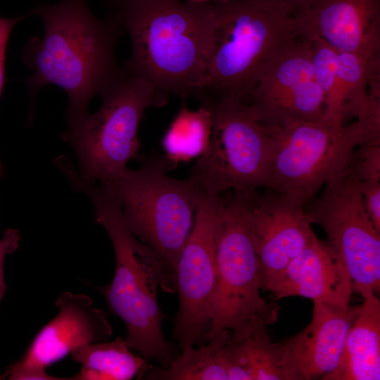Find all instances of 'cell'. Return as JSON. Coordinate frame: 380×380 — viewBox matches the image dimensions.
<instances>
[{"label":"cell","instance_id":"30bf717a","mask_svg":"<svg viewBox=\"0 0 380 380\" xmlns=\"http://www.w3.org/2000/svg\"><path fill=\"white\" fill-rule=\"evenodd\" d=\"M305 208L311 224L347 268L353 291L366 298L380 289V232L370 219L359 182L348 167L330 179Z\"/></svg>","mask_w":380,"mask_h":380},{"label":"cell","instance_id":"4316f807","mask_svg":"<svg viewBox=\"0 0 380 380\" xmlns=\"http://www.w3.org/2000/svg\"><path fill=\"white\" fill-rule=\"evenodd\" d=\"M25 16L12 18L0 17V98L5 83V61L8 42L15 25ZM3 174V167L0 161V177Z\"/></svg>","mask_w":380,"mask_h":380},{"label":"cell","instance_id":"d6986e66","mask_svg":"<svg viewBox=\"0 0 380 380\" xmlns=\"http://www.w3.org/2000/svg\"><path fill=\"white\" fill-rule=\"evenodd\" d=\"M267 327L257 326L239 339L230 335L224 346L229 380H286L281 344L272 341Z\"/></svg>","mask_w":380,"mask_h":380},{"label":"cell","instance_id":"7402d4cb","mask_svg":"<svg viewBox=\"0 0 380 380\" xmlns=\"http://www.w3.org/2000/svg\"><path fill=\"white\" fill-rule=\"evenodd\" d=\"M212 126L208 108L201 106L197 110H191L183 105L163 137L167 158L178 163L201 156L209 146Z\"/></svg>","mask_w":380,"mask_h":380},{"label":"cell","instance_id":"9a60e30c","mask_svg":"<svg viewBox=\"0 0 380 380\" xmlns=\"http://www.w3.org/2000/svg\"><path fill=\"white\" fill-rule=\"evenodd\" d=\"M308 325L281 344L286 380L323 379L338 367L360 305L313 303Z\"/></svg>","mask_w":380,"mask_h":380},{"label":"cell","instance_id":"8992f818","mask_svg":"<svg viewBox=\"0 0 380 380\" xmlns=\"http://www.w3.org/2000/svg\"><path fill=\"white\" fill-rule=\"evenodd\" d=\"M166 167L163 161L144 160L140 168L126 167L104 186L120 203L127 227L157 254L173 284L178 255L206 194L191 177L168 176Z\"/></svg>","mask_w":380,"mask_h":380},{"label":"cell","instance_id":"4fadbf2b","mask_svg":"<svg viewBox=\"0 0 380 380\" xmlns=\"http://www.w3.org/2000/svg\"><path fill=\"white\" fill-rule=\"evenodd\" d=\"M246 215L260 262L262 290L267 291L315 232L305 207L269 190L249 192Z\"/></svg>","mask_w":380,"mask_h":380},{"label":"cell","instance_id":"ac0fdd59","mask_svg":"<svg viewBox=\"0 0 380 380\" xmlns=\"http://www.w3.org/2000/svg\"><path fill=\"white\" fill-rule=\"evenodd\" d=\"M380 379V301L364 298L348 334L341 361L323 380Z\"/></svg>","mask_w":380,"mask_h":380},{"label":"cell","instance_id":"2e32d148","mask_svg":"<svg viewBox=\"0 0 380 380\" xmlns=\"http://www.w3.org/2000/svg\"><path fill=\"white\" fill-rule=\"evenodd\" d=\"M293 19L298 37L367 60L380 53V0H319Z\"/></svg>","mask_w":380,"mask_h":380},{"label":"cell","instance_id":"cb8c5ba5","mask_svg":"<svg viewBox=\"0 0 380 380\" xmlns=\"http://www.w3.org/2000/svg\"><path fill=\"white\" fill-rule=\"evenodd\" d=\"M344 118H362L368 106L369 62L358 55L338 51Z\"/></svg>","mask_w":380,"mask_h":380},{"label":"cell","instance_id":"ba28073f","mask_svg":"<svg viewBox=\"0 0 380 380\" xmlns=\"http://www.w3.org/2000/svg\"><path fill=\"white\" fill-rule=\"evenodd\" d=\"M272 146L267 190L305 207L364 144L360 123L287 120L262 124Z\"/></svg>","mask_w":380,"mask_h":380},{"label":"cell","instance_id":"603a6c76","mask_svg":"<svg viewBox=\"0 0 380 380\" xmlns=\"http://www.w3.org/2000/svg\"><path fill=\"white\" fill-rule=\"evenodd\" d=\"M308 39L311 46L315 78L324 95L326 113L324 120L345 122L338 51L319 39Z\"/></svg>","mask_w":380,"mask_h":380},{"label":"cell","instance_id":"4dcf8cb0","mask_svg":"<svg viewBox=\"0 0 380 380\" xmlns=\"http://www.w3.org/2000/svg\"><path fill=\"white\" fill-rule=\"evenodd\" d=\"M229 0H186V2L189 4H213V3H220L225 2Z\"/></svg>","mask_w":380,"mask_h":380},{"label":"cell","instance_id":"f1b7e54d","mask_svg":"<svg viewBox=\"0 0 380 380\" xmlns=\"http://www.w3.org/2000/svg\"><path fill=\"white\" fill-rule=\"evenodd\" d=\"M6 379L9 380H62L61 378L50 375L46 369L21 367L13 363L6 372Z\"/></svg>","mask_w":380,"mask_h":380},{"label":"cell","instance_id":"484cf974","mask_svg":"<svg viewBox=\"0 0 380 380\" xmlns=\"http://www.w3.org/2000/svg\"><path fill=\"white\" fill-rule=\"evenodd\" d=\"M358 182L366 210L374 226L380 232V182Z\"/></svg>","mask_w":380,"mask_h":380},{"label":"cell","instance_id":"277c9868","mask_svg":"<svg viewBox=\"0 0 380 380\" xmlns=\"http://www.w3.org/2000/svg\"><path fill=\"white\" fill-rule=\"evenodd\" d=\"M200 101L246 103L260 77L295 44L291 16L265 0L213 3Z\"/></svg>","mask_w":380,"mask_h":380},{"label":"cell","instance_id":"52a82bcc","mask_svg":"<svg viewBox=\"0 0 380 380\" xmlns=\"http://www.w3.org/2000/svg\"><path fill=\"white\" fill-rule=\"evenodd\" d=\"M251 191L224 198L215 251V284L211 320L204 342L220 331L239 339L257 326L277 321L279 307L262 297L260 262L246 222Z\"/></svg>","mask_w":380,"mask_h":380},{"label":"cell","instance_id":"44dd1931","mask_svg":"<svg viewBox=\"0 0 380 380\" xmlns=\"http://www.w3.org/2000/svg\"><path fill=\"white\" fill-rule=\"evenodd\" d=\"M229 330L217 333L208 341L181 350L164 367H150L144 379L162 380H229L224 353Z\"/></svg>","mask_w":380,"mask_h":380},{"label":"cell","instance_id":"83f0119b","mask_svg":"<svg viewBox=\"0 0 380 380\" xmlns=\"http://www.w3.org/2000/svg\"><path fill=\"white\" fill-rule=\"evenodd\" d=\"M20 235L15 229H7L0 239V301L6 291L4 276V264L7 255L14 253L20 245Z\"/></svg>","mask_w":380,"mask_h":380},{"label":"cell","instance_id":"f546056e","mask_svg":"<svg viewBox=\"0 0 380 380\" xmlns=\"http://www.w3.org/2000/svg\"><path fill=\"white\" fill-rule=\"evenodd\" d=\"M278 7L292 18L298 15L315 4L319 0H265Z\"/></svg>","mask_w":380,"mask_h":380},{"label":"cell","instance_id":"5bb4252c","mask_svg":"<svg viewBox=\"0 0 380 380\" xmlns=\"http://www.w3.org/2000/svg\"><path fill=\"white\" fill-rule=\"evenodd\" d=\"M55 305L58 314L42 327L15 365L46 369L77 349L112 336L106 312L94 308L89 296L64 291Z\"/></svg>","mask_w":380,"mask_h":380},{"label":"cell","instance_id":"8fae6325","mask_svg":"<svg viewBox=\"0 0 380 380\" xmlns=\"http://www.w3.org/2000/svg\"><path fill=\"white\" fill-rule=\"evenodd\" d=\"M224 198L205 195L198 205L191 232L182 247L173 275L179 308L173 337L181 350L204 342L211 320L215 284V251Z\"/></svg>","mask_w":380,"mask_h":380},{"label":"cell","instance_id":"9c48e42d","mask_svg":"<svg viewBox=\"0 0 380 380\" xmlns=\"http://www.w3.org/2000/svg\"><path fill=\"white\" fill-rule=\"evenodd\" d=\"M201 106L210 111L212 134L190 177L206 195L266 189L271 141L249 106L231 99L201 101Z\"/></svg>","mask_w":380,"mask_h":380},{"label":"cell","instance_id":"ffe728a7","mask_svg":"<svg viewBox=\"0 0 380 380\" xmlns=\"http://www.w3.org/2000/svg\"><path fill=\"white\" fill-rule=\"evenodd\" d=\"M124 338L85 345L70 355L81 365L71 380H129L144 378L150 365L132 353Z\"/></svg>","mask_w":380,"mask_h":380},{"label":"cell","instance_id":"7a4b0ae2","mask_svg":"<svg viewBox=\"0 0 380 380\" xmlns=\"http://www.w3.org/2000/svg\"><path fill=\"white\" fill-rule=\"evenodd\" d=\"M72 188L91 199L95 221L106 231L114 250L113 278L95 288L106 300L109 312L124 323L127 346L148 362L167 366L175 349L163 335L162 323L166 315L158 301L159 289L175 293L166 268L157 254L127 227L120 205L108 187L77 177Z\"/></svg>","mask_w":380,"mask_h":380},{"label":"cell","instance_id":"d4e9b609","mask_svg":"<svg viewBox=\"0 0 380 380\" xmlns=\"http://www.w3.org/2000/svg\"><path fill=\"white\" fill-rule=\"evenodd\" d=\"M349 167L358 182H380V143L358 146Z\"/></svg>","mask_w":380,"mask_h":380},{"label":"cell","instance_id":"5b68a950","mask_svg":"<svg viewBox=\"0 0 380 380\" xmlns=\"http://www.w3.org/2000/svg\"><path fill=\"white\" fill-rule=\"evenodd\" d=\"M101 96L100 108L68 125L61 137L75 151L79 176L107 185L137 156L138 129L146 110L165 105L169 95L122 67L120 77Z\"/></svg>","mask_w":380,"mask_h":380},{"label":"cell","instance_id":"e0dca14e","mask_svg":"<svg viewBox=\"0 0 380 380\" xmlns=\"http://www.w3.org/2000/svg\"><path fill=\"white\" fill-rule=\"evenodd\" d=\"M267 291L277 299L298 296L313 303L345 307L353 287L346 266L327 242L314 234Z\"/></svg>","mask_w":380,"mask_h":380},{"label":"cell","instance_id":"d6a6232c","mask_svg":"<svg viewBox=\"0 0 380 380\" xmlns=\"http://www.w3.org/2000/svg\"><path fill=\"white\" fill-rule=\"evenodd\" d=\"M6 379V374L4 372L2 375L0 376V379Z\"/></svg>","mask_w":380,"mask_h":380},{"label":"cell","instance_id":"7c38bea8","mask_svg":"<svg viewBox=\"0 0 380 380\" xmlns=\"http://www.w3.org/2000/svg\"><path fill=\"white\" fill-rule=\"evenodd\" d=\"M246 103L262 124L324 119V95L315 78L308 39L298 37L260 77Z\"/></svg>","mask_w":380,"mask_h":380},{"label":"cell","instance_id":"1f68e13d","mask_svg":"<svg viewBox=\"0 0 380 380\" xmlns=\"http://www.w3.org/2000/svg\"><path fill=\"white\" fill-rule=\"evenodd\" d=\"M113 2L116 3L118 5H119L120 4H122L126 1H128V0H112Z\"/></svg>","mask_w":380,"mask_h":380},{"label":"cell","instance_id":"3957f363","mask_svg":"<svg viewBox=\"0 0 380 380\" xmlns=\"http://www.w3.org/2000/svg\"><path fill=\"white\" fill-rule=\"evenodd\" d=\"M113 18L129 36L123 68L161 91L197 99L213 24V4L128 0Z\"/></svg>","mask_w":380,"mask_h":380},{"label":"cell","instance_id":"6da1fadb","mask_svg":"<svg viewBox=\"0 0 380 380\" xmlns=\"http://www.w3.org/2000/svg\"><path fill=\"white\" fill-rule=\"evenodd\" d=\"M30 14L42 21V37H33L22 53L32 74L26 79L32 101L49 84L62 89L68 98V125L89 113L91 100L101 95L121 75L115 46L123 33L112 17L97 18L86 0H63L39 4Z\"/></svg>","mask_w":380,"mask_h":380}]
</instances>
